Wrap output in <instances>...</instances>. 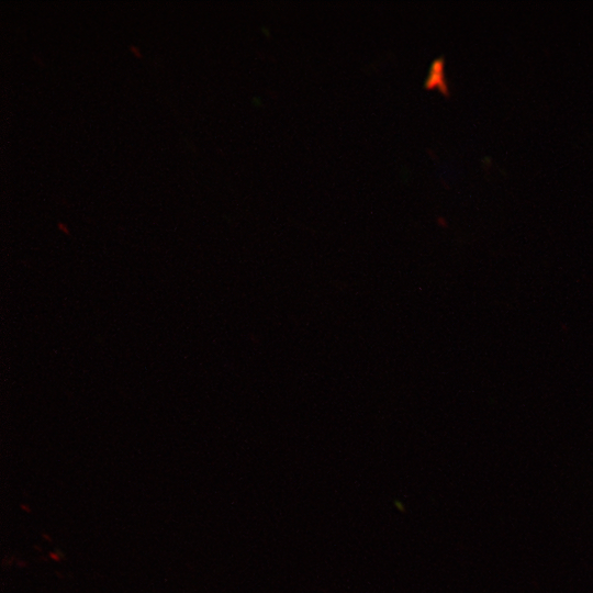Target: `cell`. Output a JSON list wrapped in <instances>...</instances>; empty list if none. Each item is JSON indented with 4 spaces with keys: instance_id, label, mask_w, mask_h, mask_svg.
<instances>
[]
</instances>
